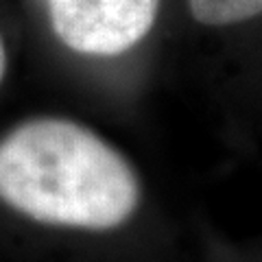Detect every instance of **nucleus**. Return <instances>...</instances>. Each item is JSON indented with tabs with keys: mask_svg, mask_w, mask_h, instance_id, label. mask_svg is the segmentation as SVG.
Here are the masks:
<instances>
[{
	"mask_svg": "<svg viewBox=\"0 0 262 262\" xmlns=\"http://www.w3.org/2000/svg\"><path fill=\"white\" fill-rule=\"evenodd\" d=\"M140 199L131 162L77 120L37 116L0 138V201L31 221L105 232L127 223Z\"/></svg>",
	"mask_w": 262,
	"mask_h": 262,
	"instance_id": "obj_1",
	"label": "nucleus"
},
{
	"mask_svg": "<svg viewBox=\"0 0 262 262\" xmlns=\"http://www.w3.org/2000/svg\"><path fill=\"white\" fill-rule=\"evenodd\" d=\"M55 37L83 57H118L149 35L160 0H46Z\"/></svg>",
	"mask_w": 262,
	"mask_h": 262,
	"instance_id": "obj_2",
	"label": "nucleus"
},
{
	"mask_svg": "<svg viewBox=\"0 0 262 262\" xmlns=\"http://www.w3.org/2000/svg\"><path fill=\"white\" fill-rule=\"evenodd\" d=\"M7 66H9V55H7V44L3 35H0V83H3V79L7 75Z\"/></svg>",
	"mask_w": 262,
	"mask_h": 262,
	"instance_id": "obj_4",
	"label": "nucleus"
},
{
	"mask_svg": "<svg viewBox=\"0 0 262 262\" xmlns=\"http://www.w3.org/2000/svg\"><path fill=\"white\" fill-rule=\"evenodd\" d=\"M192 18L203 27H236L262 15V0H188Z\"/></svg>",
	"mask_w": 262,
	"mask_h": 262,
	"instance_id": "obj_3",
	"label": "nucleus"
}]
</instances>
